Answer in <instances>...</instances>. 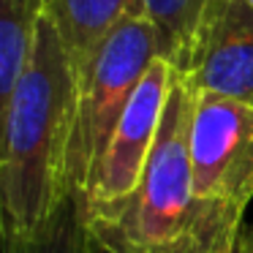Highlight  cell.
Listing matches in <instances>:
<instances>
[{"mask_svg":"<svg viewBox=\"0 0 253 253\" xmlns=\"http://www.w3.org/2000/svg\"><path fill=\"white\" fill-rule=\"evenodd\" d=\"M191 109V84L174 74L139 185L115 202H87V231L106 253H240L245 210L193 188Z\"/></svg>","mask_w":253,"mask_h":253,"instance_id":"obj_1","label":"cell"},{"mask_svg":"<svg viewBox=\"0 0 253 253\" xmlns=\"http://www.w3.org/2000/svg\"><path fill=\"white\" fill-rule=\"evenodd\" d=\"M79 79L49 17L11 98L0 106V202L3 231H33L60 204L66 155L77 117Z\"/></svg>","mask_w":253,"mask_h":253,"instance_id":"obj_2","label":"cell"},{"mask_svg":"<svg viewBox=\"0 0 253 253\" xmlns=\"http://www.w3.org/2000/svg\"><path fill=\"white\" fill-rule=\"evenodd\" d=\"M158 57V33L144 17L128 19L109 36L90 71L79 82L77 117L66 155L68 188L87 193L139 82Z\"/></svg>","mask_w":253,"mask_h":253,"instance_id":"obj_3","label":"cell"},{"mask_svg":"<svg viewBox=\"0 0 253 253\" xmlns=\"http://www.w3.org/2000/svg\"><path fill=\"white\" fill-rule=\"evenodd\" d=\"M188 155L199 196L248 210L253 202V106L193 90Z\"/></svg>","mask_w":253,"mask_h":253,"instance_id":"obj_4","label":"cell"},{"mask_svg":"<svg viewBox=\"0 0 253 253\" xmlns=\"http://www.w3.org/2000/svg\"><path fill=\"white\" fill-rule=\"evenodd\" d=\"M185 82L196 93H218L253 106V6L212 0L196 30Z\"/></svg>","mask_w":253,"mask_h":253,"instance_id":"obj_5","label":"cell"},{"mask_svg":"<svg viewBox=\"0 0 253 253\" xmlns=\"http://www.w3.org/2000/svg\"><path fill=\"white\" fill-rule=\"evenodd\" d=\"M174 74L177 71L171 68V63H166L164 57H158L144 74L128 104V112L117 126L104 164L93 185L87 188V202H115L139 185L147 158L153 153L161 120H164L166 95H169Z\"/></svg>","mask_w":253,"mask_h":253,"instance_id":"obj_6","label":"cell"},{"mask_svg":"<svg viewBox=\"0 0 253 253\" xmlns=\"http://www.w3.org/2000/svg\"><path fill=\"white\" fill-rule=\"evenodd\" d=\"M46 17L82 82L109 36L128 19H147L144 0H46Z\"/></svg>","mask_w":253,"mask_h":253,"instance_id":"obj_7","label":"cell"},{"mask_svg":"<svg viewBox=\"0 0 253 253\" xmlns=\"http://www.w3.org/2000/svg\"><path fill=\"white\" fill-rule=\"evenodd\" d=\"M87 193L68 188L60 204L33 231H3V253H90Z\"/></svg>","mask_w":253,"mask_h":253,"instance_id":"obj_8","label":"cell"},{"mask_svg":"<svg viewBox=\"0 0 253 253\" xmlns=\"http://www.w3.org/2000/svg\"><path fill=\"white\" fill-rule=\"evenodd\" d=\"M44 17L46 0H0V106L28 68Z\"/></svg>","mask_w":253,"mask_h":253,"instance_id":"obj_9","label":"cell"},{"mask_svg":"<svg viewBox=\"0 0 253 253\" xmlns=\"http://www.w3.org/2000/svg\"><path fill=\"white\" fill-rule=\"evenodd\" d=\"M212 0H144L147 19L161 41V57L182 74L191 60L193 39Z\"/></svg>","mask_w":253,"mask_h":253,"instance_id":"obj_10","label":"cell"},{"mask_svg":"<svg viewBox=\"0 0 253 253\" xmlns=\"http://www.w3.org/2000/svg\"><path fill=\"white\" fill-rule=\"evenodd\" d=\"M240 253H253V223H248V226H245V231H242Z\"/></svg>","mask_w":253,"mask_h":253,"instance_id":"obj_11","label":"cell"},{"mask_svg":"<svg viewBox=\"0 0 253 253\" xmlns=\"http://www.w3.org/2000/svg\"><path fill=\"white\" fill-rule=\"evenodd\" d=\"M90 240H93V237H90ZM90 253H106V251L101 245H95V242H90Z\"/></svg>","mask_w":253,"mask_h":253,"instance_id":"obj_12","label":"cell"},{"mask_svg":"<svg viewBox=\"0 0 253 253\" xmlns=\"http://www.w3.org/2000/svg\"><path fill=\"white\" fill-rule=\"evenodd\" d=\"M245 3H251V6H253V0H245Z\"/></svg>","mask_w":253,"mask_h":253,"instance_id":"obj_13","label":"cell"}]
</instances>
